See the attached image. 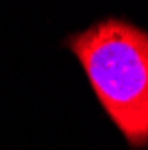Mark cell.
Instances as JSON below:
<instances>
[{"mask_svg":"<svg viewBox=\"0 0 148 150\" xmlns=\"http://www.w3.org/2000/svg\"><path fill=\"white\" fill-rule=\"evenodd\" d=\"M68 47L125 141L146 148L148 32L120 18H107L73 34Z\"/></svg>","mask_w":148,"mask_h":150,"instance_id":"cell-1","label":"cell"}]
</instances>
